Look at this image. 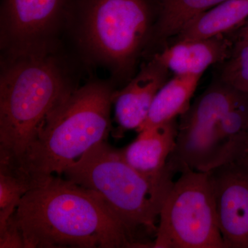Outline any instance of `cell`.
Listing matches in <instances>:
<instances>
[{
    "label": "cell",
    "mask_w": 248,
    "mask_h": 248,
    "mask_svg": "<svg viewBox=\"0 0 248 248\" xmlns=\"http://www.w3.org/2000/svg\"><path fill=\"white\" fill-rule=\"evenodd\" d=\"M11 218L24 248H149L99 196L57 176L28 191Z\"/></svg>",
    "instance_id": "6da1fadb"
},
{
    "label": "cell",
    "mask_w": 248,
    "mask_h": 248,
    "mask_svg": "<svg viewBox=\"0 0 248 248\" xmlns=\"http://www.w3.org/2000/svg\"><path fill=\"white\" fill-rule=\"evenodd\" d=\"M221 80L233 89L248 94V42L237 40L221 72Z\"/></svg>",
    "instance_id": "e0dca14e"
},
{
    "label": "cell",
    "mask_w": 248,
    "mask_h": 248,
    "mask_svg": "<svg viewBox=\"0 0 248 248\" xmlns=\"http://www.w3.org/2000/svg\"><path fill=\"white\" fill-rule=\"evenodd\" d=\"M69 63L50 48L6 55L0 73V166L17 164L47 116L78 87Z\"/></svg>",
    "instance_id": "7a4b0ae2"
},
{
    "label": "cell",
    "mask_w": 248,
    "mask_h": 248,
    "mask_svg": "<svg viewBox=\"0 0 248 248\" xmlns=\"http://www.w3.org/2000/svg\"><path fill=\"white\" fill-rule=\"evenodd\" d=\"M234 45L223 35L177 41L155 58L174 76H201L215 63L226 61Z\"/></svg>",
    "instance_id": "7c38bea8"
},
{
    "label": "cell",
    "mask_w": 248,
    "mask_h": 248,
    "mask_svg": "<svg viewBox=\"0 0 248 248\" xmlns=\"http://www.w3.org/2000/svg\"><path fill=\"white\" fill-rule=\"evenodd\" d=\"M31 188L29 183L22 178L0 168V229L6 226L23 196Z\"/></svg>",
    "instance_id": "2e32d148"
},
{
    "label": "cell",
    "mask_w": 248,
    "mask_h": 248,
    "mask_svg": "<svg viewBox=\"0 0 248 248\" xmlns=\"http://www.w3.org/2000/svg\"><path fill=\"white\" fill-rule=\"evenodd\" d=\"M237 40L248 42V21L242 27L240 28Z\"/></svg>",
    "instance_id": "d6986e66"
},
{
    "label": "cell",
    "mask_w": 248,
    "mask_h": 248,
    "mask_svg": "<svg viewBox=\"0 0 248 248\" xmlns=\"http://www.w3.org/2000/svg\"><path fill=\"white\" fill-rule=\"evenodd\" d=\"M248 21V0H226L201 14L179 34L178 41L206 39L240 29Z\"/></svg>",
    "instance_id": "4fadbf2b"
},
{
    "label": "cell",
    "mask_w": 248,
    "mask_h": 248,
    "mask_svg": "<svg viewBox=\"0 0 248 248\" xmlns=\"http://www.w3.org/2000/svg\"><path fill=\"white\" fill-rule=\"evenodd\" d=\"M179 117L170 157L179 170L208 172L241 157L248 130V94L219 80Z\"/></svg>",
    "instance_id": "8992f818"
},
{
    "label": "cell",
    "mask_w": 248,
    "mask_h": 248,
    "mask_svg": "<svg viewBox=\"0 0 248 248\" xmlns=\"http://www.w3.org/2000/svg\"><path fill=\"white\" fill-rule=\"evenodd\" d=\"M160 212L153 248H226L208 172L181 166Z\"/></svg>",
    "instance_id": "52a82bcc"
},
{
    "label": "cell",
    "mask_w": 248,
    "mask_h": 248,
    "mask_svg": "<svg viewBox=\"0 0 248 248\" xmlns=\"http://www.w3.org/2000/svg\"><path fill=\"white\" fill-rule=\"evenodd\" d=\"M169 73L154 57L123 89L115 91V118L120 130H140L146 122L156 93L167 81Z\"/></svg>",
    "instance_id": "30bf717a"
},
{
    "label": "cell",
    "mask_w": 248,
    "mask_h": 248,
    "mask_svg": "<svg viewBox=\"0 0 248 248\" xmlns=\"http://www.w3.org/2000/svg\"><path fill=\"white\" fill-rule=\"evenodd\" d=\"M179 169L171 160L166 172L148 177L130 166L119 150L102 141L63 173L67 180L95 193L135 236L156 234L161 208Z\"/></svg>",
    "instance_id": "5b68a950"
},
{
    "label": "cell",
    "mask_w": 248,
    "mask_h": 248,
    "mask_svg": "<svg viewBox=\"0 0 248 248\" xmlns=\"http://www.w3.org/2000/svg\"><path fill=\"white\" fill-rule=\"evenodd\" d=\"M138 134L135 141L119 150L122 158L144 175H161L168 169L169 160L175 149L177 119L143 129Z\"/></svg>",
    "instance_id": "8fae6325"
},
{
    "label": "cell",
    "mask_w": 248,
    "mask_h": 248,
    "mask_svg": "<svg viewBox=\"0 0 248 248\" xmlns=\"http://www.w3.org/2000/svg\"><path fill=\"white\" fill-rule=\"evenodd\" d=\"M240 159L246 160L248 161V130L247 135H246V140L244 141V151H243L242 155Z\"/></svg>",
    "instance_id": "ffe728a7"
},
{
    "label": "cell",
    "mask_w": 248,
    "mask_h": 248,
    "mask_svg": "<svg viewBox=\"0 0 248 248\" xmlns=\"http://www.w3.org/2000/svg\"><path fill=\"white\" fill-rule=\"evenodd\" d=\"M69 0H2V54L16 55L58 45Z\"/></svg>",
    "instance_id": "ba28073f"
},
{
    "label": "cell",
    "mask_w": 248,
    "mask_h": 248,
    "mask_svg": "<svg viewBox=\"0 0 248 248\" xmlns=\"http://www.w3.org/2000/svg\"><path fill=\"white\" fill-rule=\"evenodd\" d=\"M201 76H174L166 81L155 96L146 122L139 132L169 121L185 113L190 107Z\"/></svg>",
    "instance_id": "5bb4252c"
},
{
    "label": "cell",
    "mask_w": 248,
    "mask_h": 248,
    "mask_svg": "<svg viewBox=\"0 0 248 248\" xmlns=\"http://www.w3.org/2000/svg\"><path fill=\"white\" fill-rule=\"evenodd\" d=\"M153 9L151 0H69L63 29L85 62L128 82L153 35Z\"/></svg>",
    "instance_id": "277c9868"
},
{
    "label": "cell",
    "mask_w": 248,
    "mask_h": 248,
    "mask_svg": "<svg viewBox=\"0 0 248 248\" xmlns=\"http://www.w3.org/2000/svg\"><path fill=\"white\" fill-rule=\"evenodd\" d=\"M157 19L153 35L158 40L179 33L196 17L226 0H154Z\"/></svg>",
    "instance_id": "9a60e30c"
},
{
    "label": "cell",
    "mask_w": 248,
    "mask_h": 248,
    "mask_svg": "<svg viewBox=\"0 0 248 248\" xmlns=\"http://www.w3.org/2000/svg\"><path fill=\"white\" fill-rule=\"evenodd\" d=\"M0 248H24L22 232L11 218L0 229Z\"/></svg>",
    "instance_id": "ac0fdd59"
},
{
    "label": "cell",
    "mask_w": 248,
    "mask_h": 248,
    "mask_svg": "<svg viewBox=\"0 0 248 248\" xmlns=\"http://www.w3.org/2000/svg\"><path fill=\"white\" fill-rule=\"evenodd\" d=\"M115 91L112 82L105 80L78 86L47 116L17 164L0 167L22 178L31 188L63 174L86 152L107 140Z\"/></svg>",
    "instance_id": "3957f363"
},
{
    "label": "cell",
    "mask_w": 248,
    "mask_h": 248,
    "mask_svg": "<svg viewBox=\"0 0 248 248\" xmlns=\"http://www.w3.org/2000/svg\"><path fill=\"white\" fill-rule=\"evenodd\" d=\"M208 174L226 248H248V161H231Z\"/></svg>",
    "instance_id": "9c48e42d"
}]
</instances>
